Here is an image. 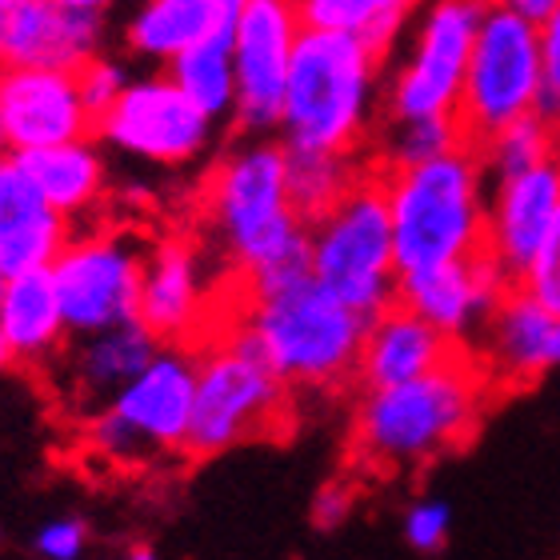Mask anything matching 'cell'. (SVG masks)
Wrapping results in <instances>:
<instances>
[{"mask_svg": "<svg viewBox=\"0 0 560 560\" xmlns=\"http://www.w3.org/2000/svg\"><path fill=\"white\" fill-rule=\"evenodd\" d=\"M492 400L489 373L472 345L405 385L364 388L349 429L352 472L397 477L456 453L472 441Z\"/></svg>", "mask_w": 560, "mask_h": 560, "instance_id": "obj_1", "label": "cell"}, {"mask_svg": "<svg viewBox=\"0 0 560 560\" xmlns=\"http://www.w3.org/2000/svg\"><path fill=\"white\" fill-rule=\"evenodd\" d=\"M200 221L217 233L224 265L248 280V292L308 269V236L289 200L284 144H245L212 164L200 185Z\"/></svg>", "mask_w": 560, "mask_h": 560, "instance_id": "obj_2", "label": "cell"}, {"mask_svg": "<svg viewBox=\"0 0 560 560\" xmlns=\"http://www.w3.org/2000/svg\"><path fill=\"white\" fill-rule=\"evenodd\" d=\"M381 57L349 33L301 28L284 81L280 129L289 149L364 156L373 144V93Z\"/></svg>", "mask_w": 560, "mask_h": 560, "instance_id": "obj_3", "label": "cell"}, {"mask_svg": "<svg viewBox=\"0 0 560 560\" xmlns=\"http://www.w3.org/2000/svg\"><path fill=\"white\" fill-rule=\"evenodd\" d=\"M381 173L388 192L397 277L489 248L485 245V233H489L485 164L472 144H456L441 156L405 164V168H381Z\"/></svg>", "mask_w": 560, "mask_h": 560, "instance_id": "obj_4", "label": "cell"}, {"mask_svg": "<svg viewBox=\"0 0 560 560\" xmlns=\"http://www.w3.org/2000/svg\"><path fill=\"white\" fill-rule=\"evenodd\" d=\"M248 296L253 304L245 328L292 388L304 385L340 393L352 385L369 320L340 296H332L313 277V269Z\"/></svg>", "mask_w": 560, "mask_h": 560, "instance_id": "obj_5", "label": "cell"}, {"mask_svg": "<svg viewBox=\"0 0 560 560\" xmlns=\"http://www.w3.org/2000/svg\"><path fill=\"white\" fill-rule=\"evenodd\" d=\"M192 357H197V388H192V417L180 456L209 460L233 444L289 436L296 420L292 385L272 369L245 325L197 349Z\"/></svg>", "mask_w": 560, "mask_h": 560, "instance_id": "obj_6", "label": "cell"}, {"mask_svg": "<svg viewBox=\"0 0 560 560\" xmlns=\"http://www.w3.org/2000/svg\"><path fill=\"white\" fill-rule=\"evenodd\" d=\"M308 236V269L332 296L373 320L397 292V257H393V221H388L385 173L369 156L361 176L328 205Z\"/></svg>", "mask_w": 560, "mask_h": 560, "instance_id": "obj_7", "label": "cell"}, {"mask_svg": "<svg viewBox=\"0 0 560 560\" xmlns=\"http://www.w3.org/2000/svg\"><path fill=\"white\" fill-rule=\"evenodd\" d=\"M192 388L197 357L180 345H161L129 385L89 417V448L120 468L180 453L192 417Z\"/></svg>", "mask_w": 560, "mask_h": 560, "instance_id": "obj_8", "label": "cell"}, {"mask_svg": "<svg viewBox=\"0 0 560 560\" xmlns=\"http://www.w3.org/2000/svg\"><path fill=\"white\" fill-rule=\"evenodd\" d=\"M540 105V36L537 21L521 12L489 4L480 16V33L468 57L460 101H456V129L465 144L480 149L504 125L537 113Z\"/></svg>", "mask_w": 560, "mask_h": 560, "instance_id": "obj_9", "label": "cell"}, {"mask_svg": "<svg viewBox=\"0 0 560 560\" xmlns=\"http://www.w3.org/2000/svg\"><path fill=\"white\" fill-rule=\"evenodd\" d=\"M140 272H144V248L129 233L113 229L72 233L60 257L48 265L69 337H93L137 320Z\"/></svg>", "mask_w": 560, "mask_h": 560, "instance_id": "obj_10", "label": "cell"}, {"mask_svg": "<svg viewBox=\"0 0 560 560\" xmlns=\"http://www.w3.org/2000/svg\"><path fill=\"white\" fill-rule=\"evenodd\" d=\"M489 0H429L412 52L388 89L385 120L453 117Z\"/></svg>", "mask_w": 560, "mask_h": 560, "instance_id": "obj_11", "label": "cell"}, {"mask_svg": "<svg viewBox=\"0 0 560 560\" xmlns=\"http://www.w3.org/2000/svg\"><path fill=\"white\" fill-rule=\"evenodd\" d=\"M93 137L140 161L188 164L209 144L212 117L176 89L173 77H144L125 84V93L96 117Z\"/></svg>", "mask_w": 560, "mask_h": 560, "instance_id": "obj_12", "label": "cell"}, {"mask_svg": "<svg viewBox=\"0 0 560 560\" xmlns=\"http://www.w3.org/2000/svg\"><path fill=\"white\" fill-rule=\"evenodd\" d=\"M301 36L292 0H248L233 28V117L241 132L280 129L289 60Z\"/></svg>", "mask_w": 560, "mask_h": 560, "instance_id": "obj_13", "label": "cell"}, {"mask_svg": "<svg viewBox=\"0 0 560 560\" xmlns=\"http://www.w3.org/2000/svg\"><path fill=\"white\" fill-rule=\"evenodd\" d=\"M0 120L9 152L48 149L89 140L96 129L77 72L65 69H0Z\"/></svg>", "mask_w": 560, "mask_h": 560, "instance_id": "obj_14", "label": "cell"}, {"mask_svg": "<svg viewBox=\"0 0 560 560\" xmlns=\"http://www.w3.org/2000/svg\"><path fill=\"white\" fill-rule=\"evenodd\" d=\"M212 280L200 265V245L188 236H164L144 248V272H140L137 320L149 328L161 345L188 349L205 328Z\"/></svg>", "mask_w": 560, "mask_h": 560, "instance_id": "obj_15", "label": "cell"}, {"mask_svg": "<svg viewBox=\"0 0 560 560\" xmlns=\"http://www.w3.org/2000/svg\"><path fill=\"white\" fill-rule=\"evenodd\" d=\"M509 289H513V280L504 277V269L492 260L489 248H480V253L444 260L432 269L400 272L393 301H400L420 320H429L432 328L465 340V328L477 325V320L485 325L492 304L501 301Z\"/></svg>", "mask_w": 560, "mask_h": 560, "instance_id": "obj_16", "label": "cell"}, {"mask_svg": "<svg viewBox=\"0 0 560 560\" xmlns=\"http://www.w3.org/2000/svg\"><path fill=\"white\" fill-rule=\"evenodd\" d=\"M480 361L489 373L492 397H513L533 388L560 361V320L528 301L525 292L509 289L485 316Z\"/></svg>", "mask_w": 560, "mask_h": 560, "instance_id": "obj_17", "label": "cell"}, {"mask_svg": "<svg viewBox=\"0 0 560 560\" xmlns=\"http://www.w3.org/2000/svg\"><path fill=\"white\" fill-rule=\"evenodd\" d=\"M105 40V12L72 9L65 0H16L0 69H65L77 72Z\"/></svg>", "mask_w": 560, "mask_h": 560, "instance_id": "obj_18", "label": "cell"}, {"mask_svg": "<svg viewBox=\"0 0 560 560\" xmlns=\"http://www.w3.org/2000/svg\"><path fill=\"white\" fill-rule=\"evenodd\" d=\"M465 345L468 340L448 337L441 328H432L429 320H420V316L409 313L400 301H388L385 308L369 320V328H364L352 385L361 388V393L364 388L405 385L412 376H424V373H432V369H441L444 361H453Z\"/></svg>", "mask_w": 560, "mask_h": 560, "instance_id": "obj_19", "label": "cell"}, {"mask_svg": "<svg viewBox=\"0 0 560 560\" xmlns=\"http://www.w3.org/2000/svg\"><path fill=\"white\" fill-rule=\"evenodd\" d=\"M156 352H161V340L140 320H129V325L105 328L93 337H72V349L65 345L48 369H60L72 409L96 412L105 409Z\"/></svg>", "mask_w": 560, "mask_h": 560, "instance_id": "obj_20", "label": "cell"}, {"mask_svg": "<svg viewBox=\"0 0 560 560\" xmlns=\"http://www.w3.org/2000/svg\"><path fill=\"white\" fill-rule=\"evenodd\" d=\"M560 212V156L528 168V173L497 180V197L489 205V245L492 260L504 269V277L516 280L528 257L537 253L540 236L549 233L552 217Z\"/></svg>", "mask_w": 560, "mask_h": 560, "instance_id": "obj_21", "label": "cell"}, {"mask_svg": "<svg viewBox=\"0 0 560 560\" xmlns=\"http://www.w3.org/2000/svg\"><path fill=\"white\" fill-rule=\"evenodd\" d=\"M72 224L45 205L12 152L0 156V269L4 277L48 269L69 245Z\"/></svg>", "mask_w": 560, "mask_h": 560, "instance_id": "obj_22", "label": "cell"}, {"mask_svg": "<svg viewBox=\"0 0 560 560\" xmlns=\"http://www.w3.org/2000/svg\"><path fill=\"white\" fill-rule=\"evenodd\" d=\"M0 340L9 349V361L24 364V369L45 373L48 364L60 357L65 340H69V328H65V316H60V301L48 269L21 272V277L4 280V292H0Z\"/></svg>", "mask_w": 560, "mask_h": 560, "instance_id": "obj_23", "label": "cell"}, {"mask_svg": "<svg viewBox=\"0 0 560 560\" xmlns=\"http://www.w3.org/2000/svg\"><path fill=\"white\" fill-rule=\"evenodd\" d=\"M24 176L36 185V192L45 197L52 212H60L65 221H77L84 212H93L105 197L108 173L105 161L96 152L93 137L89 140H69V144H48V149H28L12 152Z\"/></svg>", "mask_w": 560, "mask_h": 560, "instance_id": "obj_24", "label": "cell"}, {"mask_svg": "<svg viewBox=\"0 0 560 560\" xmlns=\"http://www.w3.org/2000/svg\"><path fill=\"white\" fill-rule=\"evenodd\" d=\"M248 0H144L129 21V48L137 57L173 60L176 52L224 28H236V16Z\"/></svg>", "mask_w": 560, "mask_h": 560, "instance_id": "obj_25", "label": "cell"}, {"mask_svg": "<svg viewBox=\"0 0 560 560\" xmlns=\"http://www.w3.org/2000/svg\"><path fill=\"white\" fill-rule=\"evenodd\" d=\"M301 28L349 33L385 60L420 0H292Z\"/></svg>", "mask_w": 560, "mask_h": 560, "instance_id": "obj_26", "label": "cell"}, {"mask_svg": "<svg viewBox=\"0 0 560 560\" xmlns=\"http://www.w3.org/2000/svg\"><path fill=\"white\" fill-rule=\"evenodd\" d=\"M168 77L176 81V89L212 120L233 113L236 101V77H233V28L212 33L205 40H197L192 48L176 52L168 60Z\"/></svg>", "mask_w": 560, "mask_h": 560, "instance_id": "obj_27", "label": "cell"}, {"mask_svg": "<svg viewBox=\"0 0 560 560\" xmlns=\"http://www.w3.org/2000/svg\"><path fill=\"white\" fill-rule=\"evenodd\" d=\"M364 156H340V152L289 149L284 144V176H289V200L304 224H313L345 188L361 176Z\"/></svg>", "mask_w": 560, "mask_h": 560, "instance_id": "obj_28", "label": "cell"}, {"mask_svg": "<svg viewBox=\"0 0 560 560\" xmlns=\"http://www.w3.org/2000/svg\"><path fill=\"white\" fill-rule=\"evenodd\" d=\"M477 152L485 173L504 180V176L528 173V168L560 156V129L552 120L540 117V113H528V117L504 125L501 132H492Z\"/></svg>", "mask_w": 560, "mask_h": 560, "instance_id": "obj_29", "label": "cell"}, {"mask_svg": "<svg viewBox=\"0 0 560 560\" xmlns=\"http://www.w3.org/2000/svg\"><path fill=\"white\" fill-rule=\"evenodd\" d=\"M513 289L525 292L537 308H545V313L560 320V212L552 217L549 233L540 236V245L528 257V265L516 272Z\"/></svg>", "mask_w": 560, "mask_h": 560, "instance_id": "obj_30", "label": "cell"}, {"mask_svg": "<svg viewBox=\"0 0 560 560\" xmlns=\"http://www.w3.org/2000/svg\"><path fill=\"white\" fill-rule=\"evenodd\" d=\"M540 36V105L537 113L560 129V0L537 21Z\"/></svg>", "mask_w": 560, "mask_h": 560, "instance_id": "obj_31", "label": "cell"}, {"mask_svg": "<svg viewBox=\"0 0 560 560\" xmlns=\"http://www.w3.org/2000/svg\"><path fill=\"white\" fill-rule=\"evenodd\" d=\"M77 84H81L84 105H89V113H93V120H96L120 93H125L129 77H125V69H120L117 60H108L105 52H96L93 60H84L81 69H77Z\"/></svg>", "mask_w": 560, "mask_h": 560, "instance_id": "obj_32", "label": "cell"}, {"mask_svg": "<svg viewBox=\"0 0 560 560\" xmlns=\"http://www.w3.org/2000/svg\"><path fill=\"white\" fill-rule=\"evenodd\" d=\"M448 504L441 501H420L409 509L405 516V537H409L412 549L420 552H436L444 549V540H448Z\"/></svg>", "mask_w": 560, "mask_h": 560, "instance_id": "obj_33", "label": "cell"}, {"mask_svg": "<svg viewBox=\"0 0 560 560\" xmlns=\"http://www.w3.org/2000/svg\"><path fill=\"white\" fill-rule=\"evenodd\" d=\"M84 545H89V528L77 516H57V521L40 525V533H36L40 560H81Z\"/></svg>", "mask_w": 560, "mask_h": 560, "instance_id": "obj_34", "label": "cell"}, {"mask_svg": "<svg viewBox=\"0 0 560 560\" xmlns=\"http://www.w3.org/2000/svg\"><path fill=\"white\" fill-rule=\"evenodd\" d=\"M349 504H352V489L345 485V480H337V485H328V489L320 492V497H316V504H313L316 525H320V528L340 525V521L349 516Z\"/></svg>", "mask_w": 560, "mask_h": 560, "instance_id": "obj_35", "label": "cell"}, {"mask_svg": "<svg viewBox=\"0 0 560 560\" xmlns=\"http://www.w3.org/2000/svg\"><path fill=\"white\" fill-rule=\"evenodd\" d=\"M489 4L513 9V12H521V16H528V21H540V16H545V12H549L557 0H489Z\"/></svg>", "mask_w": 560, "mask_h": 560, "instance_id": "obj_36", "label": "cell"}, {"mask_svg": "<svg viewBox=\"0 0 560 560\" xmlns=\"http://www.w3.org/2000/svg\"><path fill=\"white\" fill-rule=\"evenodd\" d=\"M12 9H16V0H0V48H4V36H9Z\"/></svg>", "mask_w": 560, "mask_h": 560, "instance_id": "obj_37", "label": "cell"}, {"mask_svg": "<svg viewBox=\"0 0 560 560\" xmlns=\"http://www.w3.org/2000/svg\"><path fill=\"white\" fill-rule=\"evenodd\" d=\"M65 4H72V9H84V12H105L113 0H65Z\"/></svg>", "mask_w": 560, "mask_h": 560, "instance_id": "obj_38", "label": "cell"}, {"mask_svg": "<svg viewBox=\"0 0 560 560\" xmlns=\"http://www.w3.org/2000/svg\"><path fill=\"white\" fill-rule=\"evenodd\" d=\"M125 560H156V552H152V549H144V545H140V549H132Z\"/></svg>", "mask_w": 560, "mask_h": 560, "instance_id": "obj_39", "label": "cell"}, {"mask_svg": "<svg viewBox=\"0 0 560 560\" xmlns=\"http://www.w3.org/2000/svg\"><path fill=\"white\" fill-rule=\"evenodd\" d=\"M9 349H4V340H0V373H4V369H9Z\"/></svg>", "mask_w": 560, "mask_h": 560, "instance_id": "obj_40", "label": "cell"}, {"mask_svg": "<svg viewBox=\"0 0 560 560\" xmlns=\"http://www.w3.org/2000/svg\"><path fill=\"white\" fill-rule=\"evenodd\" d=\"M9 152V140H4V120H0V156Z\"/></svg>", "mask_w": 560, "mask_h": 560, "instance_id": "obj_41", "label": "cell"}, {"mask_svg": "<svg viewBox=\"0 0 560 560\" xmlns=\"http://www.w3.org/2000/svg\"><path fill=\"white\" fill-rule=\"evenodd\" d=\"M4 280H9V277H4V269H0V292H4Z\"/></svg>", "mask_w": 560, "mask_h": 560, "instance_id": "obj_42", "label": "cell"}]
</instances>
